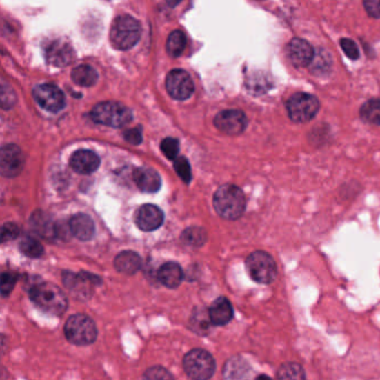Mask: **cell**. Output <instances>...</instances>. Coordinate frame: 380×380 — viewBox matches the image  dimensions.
Segmentation results:
<instances>
[{
	"label": "cell",
	"mask_w": 380,
	"mask_h": 380,
	"mask_svg": "<svg viewBox=\"0 0 380 380\" xmlns=\"http://www.w3.org/2000/svg\"><path fill=\"white\" fill-rule=\"evenodd\" d=\"M30 297L36 307L52 316L64 314L68 306L66 296L61 288L50 282H39L32 286Z\"/></svg>",
	"instance_id": "obj_1"
},
{
	"label": "cell",
	"mask_w": 380,
	"mask_h": 380,
	"mask_svg": "<svg viewBox=\"0 0 380 380\" xmlns=\"http://www.w3.org/2000/svg\"><path fill=\"white\" fill-rule=\"evenodd\" d=\"M213 206L221 218L238 220L246 211L247 202L240 188L233 184H224L215 192Z\"/></svg>",
	"instance_id": "obj_2"
},
{
	"label": "cell",
	"mask_w": 380,
	"mask_h": 380,
	"mask_svg": "<svg viewBox=\"0 0 380 380\" xmlns=\"http://www.w3.org/2000/svg\"><path fill=\"white\" fill-rule=\"evenodd\" d=\"M141 23L130 15H122L113 21L110 27V43L119 50H131L141 38Z\"/></svg>",
	"instance_id": "obj_3"
},
{
	"label": "cell",
	"mask_w": 380,
	"mask_h": 380,
	"mask_svg": "<svg viewBox=\"0 0 380 380\" xmlns=\"http://www.w3.org/2000/svg\"><path fill=\"white\" fill-rule=\"evenodd\" d=\"M90 117L97 124L106 125L110 128H123L132 122L133 114L130 108L121 103L103 102L92 110Z\"/></svg>",
	"instance_id": "obj_4"
},
{
	"label": "cell",
	"mask_w": 380,
	"mask_h": 380,
	"mask_svg": "<svg viewBox=\"0 0 380 380\" xmlns=\"http://www.w3.org/2000/svg\"><path fill=\"white\" fill-rule=\"evenodd\" d=\"M65 336L70 343L77 346L90 345L97 338L95 322L86 314L70 317L65 323Z\"/></svg>",
	"instance_id": "obj_5"
},
{
	"label": "cell",
	"mask_w": 380,
	"mask_h": 380,
	"mask_svg": "<svg viewBox=\"0 0 380 380\" xmlns=\"http://www.w3.org/2000/svg\"><path fill=\"white\" fill-rule=\"evenodd\" d=\"M248 273L253 281L269 285L274 281L278 274V268L272 256L266 251H254L246 260Z\"/></svg>",
	"instance_id": "obj_6"
},
{
	"label": "cell",
	"mask_w": 380,
	"mask_h": 380,
	"mask_svg": "<svg viewBox=\"0 0 380 380\" xmlns=\"http://www.w3.org/2000/svg\"><path fill=\"white\" fill-rule=\"evenodd\" d=\"M184 372L192 379L206 380L212 377L215 361L212 356L203 349H193L183 359Z\"/></svg>",
	"instance_id": "obj_7"
},
{
	"label": "cell",
	"mask_w": 380,
	"mask_h": 380,
	"mask_svg": "<svg viewBox=\"0 0 380 380\" xmlns=\"http://www.w3.org/2000/svg\"><path fill=\"white\" fill-rule=\"evenodd\" d=\"M288 115L294 123H307L316 117L319 110V101L316 96L307 93H297L288 99Z\"/></svg>",
	"instance_id": "obj_8"
},
{
	"label": "cell",
	"mask_w": 380,
	"mask_h": 380,
	"mask_svg": "<svg viewBox=\"0 0 380 380\" xmlns=\"http://www.w3.org/2000/svg\"><path fill=\"white\" fill-rule=\"evenodd\" d=\"M34 97L41 108L52 113L61 112L66 105V99L61 88L50 83L36 86L34 90Z\"/></svg>",
	"instance_id": "obj_9"
},
{
	"label": "cell",
	"mask_w": 380,
	"mask_h": 380,
	"mask_svg": "<svg viewBox=\"0 0 380 380\" xmlns=\"http://www.w3.org/2000/svg\"><path fill=\"white\" fill-rule=\"evenodd\" d=\"M166 85L168 93L177 101H186L194 93V84L186 70H172L166 77Z\"/></svg>",
	"instance_id": "obj_10"
},
{
	"label": "cell",
	"mask_w": 380,
	"mask_h": 380,
	"mask_svg": "<svg viewBox=\"0 0 380 380\" xmlns=\"http://www.w3.org/2000/svg\"><path fill=\"white\" fill-rule=\"evenodd\" d=\"M214 125L222 133L235 137L246 131L248 119L242 110H222L215 117Z\"/></svg>",
	"instance_id": "obj_11"
},
{
	"label": "cell",
	"mask_w": 380,
	"mask_h": 380,
	"mask_svg": "<svg viewBox=\"0 0 380 380\" xmlns=\"http://www.w3.org/2000/svg\"><path fill=\"white\" fill-rule=\"evenodd\" d=\"M23 166H25V157L17 146L8 144L1 148L0 172L3 177H18L23 171Z\"/></svg>",
	"instance_id": "obj_12"
},
{
	"label": "cell",
	"mask_w": 380,
	"mask_h": 380,
	"mask_svg": "<svg viewBox=\"0 0 380 380\" xmlns=\"http://www.w3.org/2000/svg\"><path fill=\"white\" fill-rule=\"evenodd\" d=\"M45 57L52 66L64 67L70 65L75 59V52L72 45L65 39H54L45 46Z\"/></svg>",
	"instance_id": "obj_13"
},
{
	"label": "cell",
	"mask_w": 380,
	"mask_h": 380,
	"mask_svg": "<svg viewBox=\"0 0 380 380\" xmlns=\"http://www.w3.org/2000/svg\"><path fill=\"white\" fill-rule=\"evenodd\" d=\"M288 57L294 66L306 67L314 61V50L302 38H293L287 46Z\"/></svg>",
	"instance_id": "obj_14"
},
{
	"label": "cell",
	"mask_w": 380,
	"mask_h": 380,
	"mask_svg": "<svg viewBox=\"0 0 380 380\" xmlns=\"http://www.w3.org/2000/svg\"><path fill=\"white\" fill-rule=\"evenodd\" d=\"M164 221V213L160 208L153 204L141 206L137 215V224L139 229L151 232L159 229Z\"/></svg>",
	"instance_id": "obj_15"
},
{
	"label": "cell",
	"mask_w": 380,
	"mask_h": 380,
	"mask_svg": "<svg viewBox=\"0 0 380 380\" xmlns=\"http://www.w3.org/2000/svg\"><path fill=\"white\" fill-rule=\"evenodd\" d=\"M63 280H64L65 286L70 291L77 293L79 297L90 296L92 287H93V285H97V282H99L97 277L88 274V273L76 274L73 272H65L63 274Z\"/></svg>",
	"instance_id": "obj_16"
},
{
	"label": "cell",
	"mask_w": 380,
	"mask_h": 380,
	"mask_svg": "<svg viewBox=\"0 0 380 380\" xmlns=\"http://www.w3.org/2000/svg\"><path fill=\"white\" fill-rule=\"evenodd\" d=\"M70 166L76 173L90 174L99 168L101 164L99 155L90 150H79L72 155Z\"/></svg>",
	"instance_id": "obj_17"
},
{
	"label": "cell",
	"mask_w": 380,
	"mask_h": 380,
	"mask_svg": "<svg viewBox=\"0 0 380 380\" xmlns=\"http://www.w3.org/2000/svg\"><path fill=\"white\" fill-rule=\"evenodd\" d=\"M134 182L137 188L146 193H155L161 189V177L155 170L150 168H137L134 170Z\"/></svg>",
	"instance_id": "obj_18"
},
{
	"label": "cell",
	"mask_w": 380,
	"mask_h": 380,
	"mask_svg": "<svg viewBox=\"0 0 380 380\" xmlns=\"http://www.w3.org/2000/svg\"><path fill=\"white\" fill-rule=\"evenodd\" d=\"M70 227L75 238L81 241H88L93 238L95 233V226L90 217L85 213H77L72 217Z\"/></svg>",
	"instance_id": "obj_19"
},
{
	"label": "cell",
	"mask_w": 380,
	"mask_h": 380,
	"mask_svg": "<svg viewBox=\"0 0 380 380\" xmlns=\"http://www.w3.org/2000/svg\"><path fill=\"white\" fill-rule=\"evenodd\" d=\"M209 314L212 325H227L233 318L232 305L226 297H220L210 307Z\"/></svg>",
	"instance_id": "obj_20"
},
{
	"label": "cell",
	"mask_w": 380,
	"mask_h": 380,
	"mask_svg": "<svg viewBox=\"0 0 380 380\" xmlns=\"http://www.w3.org/2000/svg\"><path fill=\"white\" fill-rule=\"evenodd\" d=\"M157 277L163 286L175 289L183 280L182 268L177 262H166L160 268Z\"/></svg>",
	"instance_id": "obj_21"
},
{
	"label": "cell",
	"mask_w": 380,
	"mask_h": 380,
	"mask_svg": "<svg viewBox=\"0 0 380 380\" xmlns=\"http://www.w3.org/2000/svg\"><path fill=\"white\" fill-rule=\"evenodd\" d=\"M117 270L125 274H134L142 267V259L134 251H123L114 260Z\"/></svg>",
	"instance_id": "obj_22"
},
{
	"label": "cell",
	"mask_w": 380,
	"mask_h": 380,
	"mask_svg": "<svg viewBox=\"0 0 380 380\" xmlns=\"http://www.w3.org/2000/svg\"><path fill=\"white\" fill-rule=\"evenodd\" d=\"M72 79L79 86L90 88L96 84V81L99 79V74L90 65H81L74 68L72 72Z\"/></svg>",
	"instance_id": "obj_23"
},
{
	"label": "cell",
	"mask_w": 380,
	"mask_h": 380,
	"mask_svg": "<svg viewBox=\"0 0 380 380\" xmlns=\"http://www.w3.org/2000/svg\"><path fill=\"white\" fill-rule=\"evenodd\" d=\"M32 228L35 229L36 232L39 233L44 238H52L56 237L55 226L52 223L50 218L43 212H35L30 220Z\"/></svg>",
	"instance_id": "obj_24"
},
{
	"label": "cell",
	"mask_w": 380,
	"mask_h": 380,
	"mask_svg": "<svg viewBox=\"0 0 380 380\" xmlns=\"http://www.w3.org/2000/svg\"><path fill=\"white\" fill-rule=\"evenodd\" d=\"M360 117L366 123L380 125V99H369L360 108Z\"/></svg>",
	"instance_id": "obj_25"
},
{
	"label": "cell",
	"mask_w": 380,
	"mask_h": 380,
	"mask_svg": "<svg viewBox=\"0 0 380 380\" xmlns=\"http://www.w3.org/2000/svg\"><path fill=\"white\" fill-rule=\"evenodd\" d=\"M186 38L181 30H174L171 32L166 41V52L172 57H179L186 50Z\"/></svg>",
	"instance_id": "obj_26"
},
{
	"label": "cell",
	"mask_w": 380,
	"mask_h": 380,
	"mask_svg": "<svg viewBox=\"0 0 380 380\" xmlns=\"http://www.w3.org/2000/svg\"><path fill=\"white\" fill-rule=\"evenodd\" d=\"M183 242L192 247H201L206 241V232L202 228L192 227L186 229L182 234Z\"/></svg>",
	"instance_id": "obj_27"
},
{
	"label": "cell",
	"mask_w": 380,
	"mask_h": 380,
	"mask_svg": "<svg viewBox=\"0 0 380 380\" xmlns=\"http://www.w3.org/2000/svg\"><path fill=\"white\" fill-rule=\"evenodd\" d=\"M248 367L247 363L240 358H234V359L228 361L226 366V377L227 378H244L248 377Z\"/></svg>",
	"instance_id": "obj_28"
},
{
	"label": "cell",
	"mask_w": 380,
	"mask_h": 380,
	"mask_svg": "<svg viewBox=\"0 0 380 380\" xmlns=\"http://www.w3.org/2000/svg\"><path fill=\"white\" fill-rule=\"evenodd\" d=\"M277 378L279 379H305V370L296 363H288L279 369Z\"/></svg>",
	"instance_id": "obj_29"
},
{
	"label": "cell",
	"mask_w": 380,
	"mask_h": 380,
	"mask_svg": "<svg viewBox=\"0 0 380 380\" xmlns=\"http://www.w3.org/2000/svg\"><path fill=\"white\" fill-rule=\"evenodd\" d=\"M19 248H21V252L30 258H39L44 253V248L41 246V242L37 241L36 239L30 238V237L23 239Z\"/></svg>",
	"instance_id": "obj_30"
},
{
	"label": "cell",
	"mask_w": 380,
	"mask_h": 380,
	"mask_svg": "<svg viewBox=\"0 0 380 380\" xmlns=\"http://www.w3.org/2000/svg\"><path fill=\"white\" fill-rule=\"evenodd\" d=\"M161 151L168 160H175L180 152V143L173 137H166L161 143Z\"/></svg>",
	"instance_id": "obj_31"
},
{
	"label": "cell",
	"mask_w": 380,
	"mask_h": 380,
	"mask_svg": "<svg viewBox=\"0 0 380 380\" xmlns=\"http://www.w3.org/2000/svg\"><path fill=\"white\" fill-rule=\"evenodd\" d=\"M174 168L177 175L182 179L183 182H191L192 180V170L190 166L189 161L186 160L184 157H177L174 160Z\"/></svg>",
	"instance_id": "obj_32"
},
{
	"label": "cell",
	"mask_w": 380,
	"mask_h": 380,
	"mask_svg": "<svg viewBox=\"0 0 380 380\" xmlns=\"http://www.w3.org/2000/svg\"><path fill=\"white\" fill-rule=\"evenodd\" d=\"M16 282H17V276L15 273L3 272L1 274V294L3 297L10 294L12 289L15 287Z\"/></svg>",
	"instance_id": "obj_33"
},
{
	"label": "cell",
	"mask_w": 380,
	"mask_h": 380,
	"mask_svg": "<svg viewBox=\"0 0 380 380\" xmlns=\"http://www.w3.org/2000/svg\"><path fill=\"white\" fill-rule=\"evenodd\" d=\"M21 235V229L15 223L3 224L1 229V242L12 241Z\"/></svg>",
	"instance_id": "obj_34"
},
{
	"label": "cell",
	"mask_w": 380,
	"mask_h": 380,
	"mask_svg": "<svg viewBox=\"0 0 380 380\" xmlns=\"http://www.w3.org/2000/svg\"><path fill=\"white\" fill-rule=\"evenodd\" d=\"M340 46H341L348 59H352V61L359 59V50H358L357 45L354 41H351L349 38H343L340 41Z\"/></svg>",
	"instance_id": "obj_35"
},
{
	"label": "cell",
	"mask_w": 380,
	"mask_h": 380,
	"mask_svg": "<svg viewBox=\"0 0 380 380\" xmlns=\"http://www.w3.org/2000/svg\"><path fill=\"white\" fill-rule=\"evenodd\" d=\"M16 97L15 94L10 88H7L6 84L3 83L1 86V106L3 110H8L12 108V105H15Z\"/></svg>",
	"instance_id": "obj_36"
},
{
	"label": "cell",
	"mask_w": 380,
	"mask_h": 380,
	"mask_svg": "<svg viewBox=\"0 0 380 380\" xmlns=\"http://www.w3.org/2000/svg\"><path fill=\"white\" fill-rule=\"evenodd\" d=\"M144 377L146 379H171L173 376L162 367H153V368L148 369L144 374Z\"/></svg>",
	"instance_id": "obj_37"
},
{
	"label": "cell",
	"mask_w": 380,
	"mask_h": 380,
	"mask_svg": "<svg viewBox=\"0 0 380 380\" xmlns=\"http://www.w3.org/2000/svg\"><path fill=\"white\" fill-rule=\"evenodd\" d=\"M363 7L370 17L380 19V0H363Z\"/></svg>",
	"instance_id": "obj_38"
},
{
	"label": "cell",
	"mask_w": 380,
	"mask_h": 380,
	"mask_svg": "<svg viewBox=\"0 0 380 380\" xmlns=\"http://www.w3.org/2000/svg\"><path fill=\"white\" fill-rule=\"evenodd\" d=\"M124 139L133 146H139L142 142V130L141 128H131L124 133Z\"/></svg>",
	"instance_id": "obj_39"
},
{
	"label": "cell",
	"mask_w": 380,
	"mask_h": 380,
	"mask_svg": "<svg viewBox=\"0 0 380 380\" xmlns=\"http://www.w3.org/2000/svg\"><path fill=\"white\" fill-rule=\"evenodd\" d=\"M181 1H182V0H166V3H168V6L170 7L177 6Z\"/></svg>",
	"instance_id": "obj_40"
}]
</instances>
